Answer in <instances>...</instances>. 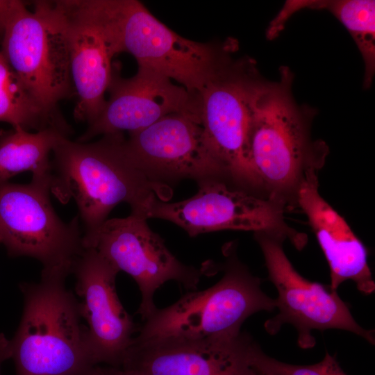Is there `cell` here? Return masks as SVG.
<instances>
[{
  "mask_svg": "<svg viewBox=\"0 0 375 375\" xmlns=\"http://www.w3.org/2000/svg\"><path fill=\"white\" fill-rule=\"evenodd\" d=\"M293 74L280 69L256 96L247 138V158L259 196L285 207L297 205L301 185L323 167L328 145L311 135L316 110L299 105L292 92Z\"/></svg>",
  "mask_w": 375,
  "mask_h": 375,
  "instance_id": "6da1fadb",
  "label": "cell"
},
{
  "mask_svg": "<svg viewBox=\"0 0 375 375\" xmlns=\"http://www.w3.org/2000/svg\"><path fill=\"white\" fill-rule=\"evenodd\" d=\"M124 140L122 133L103 135L94 142L64 136L53 149L50 190L62 203L76 202L84 226L83 247L117 204L128 203L131 214L147 219L154 199H169L167 186L153 181L136 166Z\"/></svg>",
  "mask_w": 375,
  "mask_h": 375,
  "instance_id": "7a4b0ae2",
  "label": "cell"
},
{
  "mask_svg": "<svg viewBox=\"0 0 375 375\" xmlns=\"http://www.w3.org/2000/svg\"><path fill=\"white\" fill-rule=\"evenodd\" d=\"M67 276L42 271L38 283L21 285L23 313L10 340L16 375H89L96 366Z\"/></svg>",
  "mask_w": 375,
  "mask_h": 375,
  "instance_id": "3957f363",
  "label": "cell"
},
{
  "mask_svg": "<svg viewBox=\"0 0 375 375\" xmlns=\"http://www.w3.org/2000/svg\"><path fill=\"white\" fill-rule=\"evenodd\" d=\"M114 55L126 52L149 68L197 94L233 42L221 45L185 38L135 0H86Z\"/></svg>",
  "mask_w": 375,
  "mask_h": 375,
  "instance_id": "277c9868",
  "label": "cell"
},
{
  "mask_svg": "<svg viewBox=\"0 0 375 375\" xmlns=\"http://www.w3.org/2000/svg\"><path fill=\"white\" fill-rule=\"evenodd\" d=\"M275 308L276 300L262 290L261 280L231 254L217 283L203 290L189 291L172 305L157 308L143 321L133 340L233 335L252 315Z\"/></svg>",
  "mask_w": 375,
  "mask_h": 375,
  "instance_id": "5b68a950",
  "label": "cell"
},
{
  "mask_svg": "<svg viewBox=\"0 0 375 375\" xmlns=\"http://www.w3.org/2000/svg\"><path fill=\"white\" fill-rule=\"evenodd\" d=\"M234 46L198 92L201 125L211 149L236 188L256 194L247 158L253 104L265 80L251 58L232 56Z\"/></svg>",
  "mask_w": 375,
  "mask_h": 375,
  "instance_id": "8992f818",
  "label": "cell"
},
{
  "mask_svg": "<svg viewBox=\"0 0 375 375\" xmlns=\"http://www.w3.org/2000/svg\"><path fill=\"white\" fill-rule=\"evenodd\" d=\"M50 179L0 184V244L12 256L38 260L42 271L69 274L84 250L78 216L64 222L49 197Z\"/></svg>",
  "mask_w": 375,
  "mask_h": 375,
  "instance_id": "52a82bcc",
  "label": "cell"
},
{
  "mask_svg": "<svg viewBox=\"0 0 375 375\" xmlns=\"http://www.w3.org/2000/svg\"><path fill=\"white\" fill-rule=\"evenodd\" d=\"M1 52L31 94L47 111L72 90L69 56L62 15L55 1L24 3L2 35Z\"/></svg>",
  "mask_w": 375,
  "mask_h": 375,
  "instance_id": "ba28073f",
  "label": "cell"
},
{
  "mask_svg": "<svg viewBox=\"0 0 375 375\" xmlns=\"http://www.w3.org/2000/svg\"><path fill=\"white\" fill-rule=\"evenodd\" d=\"M254 233L265 258L269 279L278 293L275 300L278 312L264 324L269 334L275 335L284 324H290L296 328L297 343L302 349L315 345L312 333L314 330H343L374 344V331L357 323L336 291L306 279L294 269L283 248L285 238L265 232Z\"/></svg>",
  "mask_w": 375,
  "mask_h": 375,
  "instance_id": "9c48e42d",
  "label": "cell"
},
{
  "mask_svg": "<svg viewBox=\"0 0 375 375\" xmlns=\"http://www.w3.org/2000/svg\"><path fill=\"white\" fill-rule=\"evenodd\" d=\"M199 190L183 201L167 203L154 199L147 214L149 218L171 222L190 236L222 230L265 232L289 239L298 249L303 248L306 236L289 226L284 220L285 206L227 183L211 181L199 183Z\"/></svg>",
  "mask_w": 375,
  "mask_h": 375,
  "instance_id": "30bf717a",
  "label": "cell"
},
{
  "mask_svg": "<svg viewBox=\"0 0 375 375\" xmlns=\"http://www.w3.org/2000/svg\"><path fill=\"white\" fill-rule=\"evenodd\" d=\"M85 248L94 249L135 280L142 297L138 313L143 321L157 309L153 296L162 285L174 281L189 291L196 290L207 270L180 262L147 219L133 214L107 219Z\"/></svg>",
  "mask_w": 375,
  "mask_h": 375,
  "instance_id": "8fae6325",
  "label": "cell"
},
{
  "mask_svg": "<svg viewBox=\"0 0 375 375\" xmlns=\"http://www.w3.org/2000/svg\"><path fill=\"white\" fill-rule=\"evenodd\" d=\"M124 149L140 169L162 185L185 178L198 184L230 182L206 139L197 115L170 114L145 128L129 133Z\"/></svg>",
  "mask_w": 375,
  "mask_h": 375,
  "instance_id": "7c38bea8",
  "label": "cell"
},
{
  "mask_svg": "<svg viewBox=\"0 0 375 375\" xmlns=\"http://www.w3.org/2000/svg\"><path fill=\"white\" fill-rule=\"evenodd\" d=\"M260 345L248 334L133 340L120 368L136 375H260Z\"/></svg>",
  "mask_w": 375,
  "mask_h": 375,
  "instance_id": "4fadbf2b",
  "label": "cell"
},
{
  "mask_svg": "<svg viewBox=\"0 0 375 375\" xmlns=\"http://www.w3.org/2000/svg\"><path fill=\"white\" fill-rule=\"evenodd\" d=\"M80 312L86 322L90 350L96 365L120 367L138 326L117 296L118 269L92 248H84L74 263Z\"/></svg>",
  "mask_w": 375,
  "mask_h": 375,
  "instance_id": "5bb4252c",
  "label": "cell"
},
{
  "mask_svg": "<svg viewBox=\"0 0 375 375\" xmlns=\"http://www.w3.org/2000/svg\"><path fill=\"white\" fill-rule=\"evenodd\" d=\"M108 90L109 99L78 142H86L99 135L138 131L173 113L199 117L197 94L149 68L138 67L129 78L121 77L112 69Z\"/></svg>",
  "mask_w": 375,
  "mask_h": 375,
  "instance_id": "9a60e30c",
  "label": "cell"
},
{
  "mask_svg": "<svg viewBox=\"0 0 375 375\" xmlns=\"http://www.w3.org/2000/svg\"><path fill=\"white\" fill-rule=\"evenodd\" d=\"M62 17L77 102L76 120L91 124L105 103L115 56L85 0L55 1Z\"/></svg>",
  "mask_w": 375,
  "mask_h": 375,
  "instance_id": "2e32d148",
  "label": "cell"
},
{
  "mask_svg": "<svg viewBox=\"0 0 375 375\" xmlns=\"http://www.w3.org/2000/svg\"><path fill=\"white\" fill-rule=\"evenodd\" d=\"M317 173H310L301 185L297 205L306 215L328 264L329 288L336 291L350 280L362 294H372L375 283L367 249L344 218L319 194Z\"/></svg>",
  "mask_w": 375,
  "mask_h": 375,
  "instance_id": "e0dca14e",
  "label": "cell"
},
{
  "mask_svg": "<svg viewBox=\"0 0 375 375\" xmlns=\"http://www.w3.org/2000/svg\"><path fill=\"white\" fill-rule=\"evenodd\" d=\"M64 136L68 137L54 128L35 133L21 127L0 131V184L24 172H31L32 178L50 179V156Z\"/></svg>",
  "mask_w": 375,
  "mask_h": 375,
  "instance_id": "ac0fdd59",
  "label": "cell"
},
{
  "mask_svg": "<svg viewBox=\"0 0 375 375\" xmlns=\"http://www.w3.org/2000/svg\"><path fill=\"white\" fill-rule=\"evenodd\" d=\"M0 122L36 131L54 128L66 135L70 127L59 113L44 110L0 51Z\"/></svg>",
  "mask_w": 375,
  "mask_h": 375,
  "instance_id": "d6986e66",
  "label": "cell"
},
{
  "mask_svg": "<svg viewBox=\"0 0 375 375\" xmlns=\"http://www.w3.org/2000/svg\"><path fill=\"white\" fill-rule=\"evenodd\" d=\"M303 8L326 10L347 28L365 64L363 88L371 87L375 72V1L372 0L298 1Z\"/></svg>",
  "mask_w": 375,
  "mask_h": 375,
  "instance_id": "ffe728a7",
  "label": "cell"
},
{
  "mask_svg": "<svg viewBox=\"0 0 375 375\" xmlns=\"http://www.w3.org/2000/svg\"><path fill=\"white\" fill-rule=\"evenodd\" d=\"M256 362L260 370L271 375H347L335 357L328 352L317 363L310 365H297L272 358L260 348L257 352Z\"/></svg>",
  "mask_w": 375,
  "mask_h": 375,
  "instance_id": "44dd1931",
  "label": "cell"
},
{
  "mask_svg": "<svg viewBox=\"0 0 375 375\" xmlns=\"http://www.w3.org/2000/svg\"><path fill=\"white\" fill-rule=\"evenodd\" d=\"M24 3L22 1H0V36L3 35L4 28L12 15Z\"/></svg>",
  "mask_w": 375,
  "mask_h": 375,
  "instance_id": "7402d4cb",
  "label": "cell"
},
{
  "mask_svg": "<svg viewBox=\"0 0 375 375\" xmlns=\"http://www.w3.org/2000/svg\"><path fill=\"white\" fill-rule=\"evenodd\" d=\"M89 375H136L120 367L108 365H96L90 371Z\"/></svg>",
  "mask_w": 375,
  "mask_h": 375,
  "instance_id": "603a6c76",
  "label": "cell"
},
{
  "mask_svg": "<svg viewBox=\"0 0 375 375\" xmlns=\"http://www.w3.org/2000/svg\"><path fill=\"white\" fill-rule=\"evenodd\" d=\"M11 358L10 341L3 333H0V375L1 364Z\"/></svg>",
  "mask_w": 375,
  "mask_h": 375,
  "instance_id": "cb8c5ba5",
  "label": "cell"
},
{
  "mask_svg": "<svg viewBox=\"0 0 375 375\" xmlns=\"http://www.w3.org/2000/svg\"><path fill=\"white\" fill-rule=\"evenodd\" d=\"M260 372H261L260 375H271V374H269L268 373H266V372H262L261 370H260Z\"/></svg>",
  "mask_w": 375,
  "mask_h": 375,
  "instance_id": "d4e9b609",
  "label": "cell"
}]
</instances>
